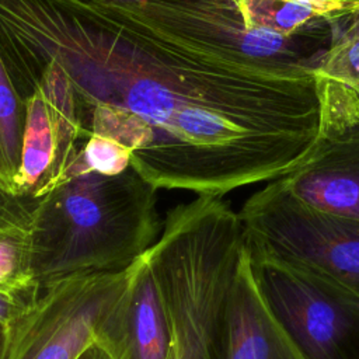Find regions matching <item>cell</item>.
I'll use <instances>...</instances> for the list:
<instances>
[{
    "mask_svg": "<svg viewBox=\"0 0 359 359\" xmlns=\"http://www.w3.org/2000/svg\"><path fill=\"white\" fill-rule=\"evenodd\" d=\"M157 191L129 167L112 177H73L41 196L32 231L36 286L135 264L160 233Z\"/></svg>",
    "mask_w": 359,
    "mask_h": 359,
    "instance_id": "cell-3",
    "label": "cell"
},
{
    "mask_svg": "<svg viewBox=\"0 0 359 359\" xmlns=\"http://www.w3.org/2000/svg\"><path fill=\"white\" fill-rule=\"evenodd\" d=\"M247 264L268 314L304 359H359L358 294L248 247Z\"/></svg>",
    "mask_w": 359,
    "mask_h": 359,
    "instance_id": "cell-6",
    "label": "cell"
},
{
    "mask_svg": "<svg viewBox=\"0 0 359 359\" xmlns=\"http://www.w3.org/2000/svg\"><path fill=\"white\" fill-rule=\"evenodd\" d=\"M128 271L79 275L41 287L31 307L10 327L6 359H77L94 341Z\"/></svg>",
    "mask_w": 359,
    "mask_h": 359,
    "instance_id": "cell-9",
    "label": "cell"
},
{
    "mask_svg": "<svg viewBox=\"0 0 359 359\" xmlns=\"http://www.w3.org/2000/svg\"><path fill=\"white\" fill-rule=\"evenodd\" d=\"M118 14L271 72L314 73L332 39L328 17L293 35L248 28L234 0H153Z\"/></svg>",
    "mask_w": 359,
    "mask_h": 359,
    "instance_id": "cell-5",
    "label": "cell"
},
{
    "mask_svg": "<svg viewBox=\"0 0 359 359\" xmlns=\"http://www.w3.org/2000/svg\"><path fill=\"white\" fill-rule=\"evenodd\" d=\"M346 1H359V0H346Z\"/></svg>",
    "mask_w": 359,
    "mask_h": 359,
    "instance_id": "cell-20",
    "label": "cell"
},
{
    "mask_svg": "<svg viewBox=\"0 0 359 359\" xmlns=\"http://www.w3.org/2000/svg\"><path fill=\"white\" fill-rule=\"evenodd\" d=\"M245 27L293 35L346 10V0H234Z\"/></svg>",
    "mask_w": 359,
    "mask_h": 359,
    "instance_id": "cell-13",
    "label": "cell"
},
{
    "mask_svg": "<svg viewBox=\"0 0 359 359\" xmlns=\"http://www.w3.org/2000/svg\"><path fill=\"white\" fill-rule=\"evenodd\" d=\"M10 338V328L0 325V359H6Z\"/></svg>",
    "mask_w": 359,
    "mask_h": 359,
    "instance_id": "cell-19",
    "label": "cell"
},
{
    "mask_svg": "<svg viewBox=\"0 0 359 359\" xmlns=\"http://www.w3.org/2000/svg\"><path fill=\"white\" fill-rule=\"evenodd\" d=\"M245 251L238 213L216 195L168 210L146 251L170 327L167 359H226L229 303Z\"/></svg>",
    "mask_w": 359,
    "mask_h": 359,
    "instance_id": "cell-2",
    "label": "cell"
},
{
    "mask_svg": "<svg viewBox=\"0 0 359 359\" xmlns=\"http://www.w3.org/2000/svg\"><path fill=\"white\" fill-rule=\"evenodd\" d=\"M237 213L250 250L359 296V220L303 203L280 178L254 192Z\"/></svg>",
    "mask_w": 359,
    "mask_h": 359,
    "instance_id": "cell-4",
    "label": "cell"
},
{
    "mask_svg": "<svg viewBox=\"0 0 359 359\" xmlns=\"http://www.w3.org/2000/svg\"><path fill=\"white\" fill-rule=\"evenodd\" d=\"M226 359H304L264 307L248 271L247 245L229 303Z\"/></svg>",
    "mask_w": 359,
    "mask_h": 359,
    "instance_id": "cell-11",
    "label": "cell"
},
{
    "mask_svg": "<svg viewBox=\"0 0 359 359\" xmlns=\"http://www.w3.org/2000/svg\"><path fill=\"white\" fill-rule=\"evenodd\" d=\"M24 100L0 55V188L13 192L21 160Z\"/></svg>",
    "mask_w": 359,
    "mask_h": 359,
    "instance_id": "cell-14",
    "label": "cell"
},
{
    "mask_svg": "<svg viewBox=\"0 0 359 359\" xmlns=\"http://www.w3.org/2000/svg\"><path fill=\"white\" fill-rule=\"evenodd\" d=\"M8 73L25 107L21 160L13 192L41 198L63 181L81 147L77 98L55 60L20 66Z\"/></svg>",
    "mask_w": 359,
    "mask_h": 359,
    "instance_id": "cell-7",
    "label": "cell"
},
{
    "mask_svg": "<svg viewBox=\"0 0 359 359\" xmlns=\"http://www.w3.org/2000/svg\"><path fill=\"white\" fill-rule=\"evenodd\" d=\"M94 341L112 359L168 358L170 320L146 254L129 266L126 283L100 320Z\"/></svg>",
    "mask_w": 359,
    "mask_h": 359,
    "instance_id": "cell-10",
    "label": "cell"
},
{
    "mask_svg": "<svg viewBox=\"0 0 359 359\" xmlns=\"http://www.w3.org/2000/svg\"><path fill=\"white\" fill-rule=\"evenodd\" d=\"M320 125L306 160L280 177L303 203L359 220V98L345 84L314 72Z\"/></svg>",
    "mask_w": 359,
    "mask_h": 359,
    "instance_id": "cell-8",
    "label": "cell"
},
{
    "mask_svg": "<svg viewBox=\"0 0 359 359\" xmlns=\"http://www.w3.org/2000/svg\"><path fill=\"white\" fill-rule=\"evenodd\" d=\"M38 293H11L0 290V325L10 328L35 302Z\"/></svg>",
    "mask_w": 359,
    "mask_h": 359,
    "instance_id": "cell-16",
    "label": "cell"
},
{
    "mask_svg": "<svg viewBox=\"0 0 359 359\" xmlns=\"http://www.w3.org/2000/svg\"><path fill=\"white\" fill-rule=\"evenodd\" d=\"M77 359H112L109 353L95 341H93L79 356Z\"/></svg>",
    "mask_w": 359,
    "mask_h": 359,
    "instance_id": "cell-18",
    "label": "cell"
},
{
    "mask_svg": "<svg viewBox=\"0 0 359 359\" xmlns=\"http://www.w3.org/2000/svg\"><path fill=\"white\" fill-rule=\"evenodd\" d=\"M39 198L0 188V290L38 293L32 273V231Z\"/></svg>",
    "mask_w": 359,
    "mask_h": 359,
    "instance_id": "cell-12",
    "label": "cell"
},
{
    "mask_svg": "<svg viewBox=\"0 0 359 359\" xmlns=\"http://www.w3.org/2000/svg\"><path fill=\"white\" fill-rule=\"evenodd\" d=\"M314 72L348 86L359 98V36L332 35L331 45Z\"/></svg>",
    "mask_w": 359,
    "mask_h": 359,
    "instance_id": "cell-15",
    "label": "cell"
},
{
    "mask_svg": "<svg viewBox=\"0 0 359 359\" xmlns=\"http://www.w3.org/2000/svg\"><path fill=\"white\" fill-rule=\"evenodd\" d=\"M8 70L55 60L79 115L111 107L147 136L130 167L157 189L223 196L278 180L311 151L314 73L264 70L123 14L72 0H0Z\"/></svg>",
    "mask_w": 359,
    "mask_h": 359,
    "instance_id": "cell-1",
    "label": "cell"
},
{
    "mask_svg": "<svg viewBox=\"0 0 359 359\" xmlns=\"http://www.w3.org/2000/svg\"><path fill=\"white\" fill-rule=\"evenodd\" d=\"M86 7L105 10V11H115V13H128L132 11L143 4H147L153 0H72Z\"/></svg>",
    "mask_w": 359,
    "mask_h": 359,
    "instance_id": "cell-17",
    "label": "cell"
}]
</instances>
